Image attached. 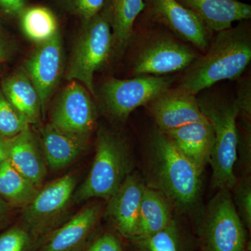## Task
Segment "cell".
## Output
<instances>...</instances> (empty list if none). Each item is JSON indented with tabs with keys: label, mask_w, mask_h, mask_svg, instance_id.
Listing matches in <instances>:
<instances>
[{
	"label": "cell",
	"mask_w": 251,
	"mask_h": 251,
	"mask_svg": "<svg viewBox=\"0 0 251 251\" xmlns=\"http://www.w3.org/2000/svg\"><path fill=\"white\" fill-rule=\"evenodd\" d=\"M145 175L146 186L163 193L175 211L188 214L197 209L202 175L158 128L149 138Z\"/></svg>",
	"instance_id": "cell-1"
},
{
	"label": "cell",
	"mask_w": 251,
	"mask_h": 251,
	"mask_svg": "<svg viewBox=\"0 0 251 251\" xmlns=\"http://www.w3.org/2000/svg\"><path fill=\"white\" fill-rule=\"evenodd\" d=\"M251 60V32L249 21L217 32L203 55L188 68L177 86L197 95L220 81L236 80Z\"/></svg>",
	"instance_id": "cell-2"
},
{
	"label": "cell",
	"mask_w": 251,
	"mask_h": 251,
	"mask_svg": "<svg viewBox=\"0 0 251 251\" xmlns=\"http://www.w3.org/2000/svg\"><path fill=\"white\" fill-rule=\"evenodd\" d=\"M95 145V156L90 173L74 193L73 201L75 202L94 198L108 202L126 178L133 173L130 147L120 133L100 127Z\"/></svg>",
	"instance_id": "cell-3"
},
{
	"label": "cell",
	"mask_w": 251,
	"mask_h": 251,
	"mask_svg": "<svg viewBox=\"0 0 251 251\" xmlns=\"http://www.w3.org/2000/svg\"><path fill=\"white\" fill-rule=\"evenodd\" d=\"M204 117L214 129L215 142L209 163L212 169L211 186L215 190L232 189L235 175L239 110L235 99L216 95L198 98Z\"/></svg>",
	"instance_id": "cell-4"
},
{
	"label": "cell",
	"mask_w": 251,
	"mask_h": 251,
	"mask_svg": "<svg viewBox=\"0 0 251 251\" xmlns=\"http://www.w3.org/2000/svg\"><path fill=\"white\" fill-rule=\"evenodd\" d=\"M112 53V28L103 7L98 14L83 22L71 54L66 78L80 82L95 96L94 74L107 64Z\"/></svg>",
	"instance_id": "cell-5"
},
{
	"label": "cell",
	"mask_w": 251,
	"mask_h": 251,
	"mask_svg": "<svg viewBox=\"0 0 251 251\" xmlns=\"http://www.w3.org/2000/svg\"><path fill=\"white\" fill-rule=\"evenodd\" d=\"M197 234L201 251L246 250L245 226L238 215L229 190H218L198 216Z\"/></svg>",
	"instance_id": "cell-6"
},
{
	"label": "cell",
	"mask_w": 251,
	"mask_h": 251,
	"mask_svg": "<svg viewBox=\"0 0 251 251\" xmlns=\"http://www.w3.org/2000/svg\"><path fill=\"white\" fill-rule=\"evenodd\" d=\"M76 184L75 175L61 176L39 190L23 207L21 224L38 242L65 222L66 213L74 198Z\"/></svg>",
	"instance_id": "cell-7"
},
{
	"label": "cell",
	"mask_w": 251,
	"mask_h": 251,
	"mask_svg": "<svg viewBox=\"0 0 251 251\" xmlns=\"http://www.w3.org/2000/svg\"><path fill=\"white\" fill-rule=\"evenodd\" d=\"M171 77L139 75L133 78H110L99 89V99L104 112L112 120L125 122L131 112L148 105L173 83Z\"/></svg>",
	"instance_id": "cell-8"
},
{
	"label": "cell",
	"mask_w": 251,
	"mask_h": 251,
	"mask_svg": "<svg viewBox=\"0 0 251 251\" xmlns=\"http://www.w3.org/2000/svg\"><path fill=\"white\" fill-rule=\"evenodd\" d=\"M149 37L133 62L134 76H164L187 69L201 56L170 31L153 32Z\"/></svg>",
	"instance_id": "cell-9"
},
{
	"label": "cell",
	"mask_w": 251,
	"mask_h": 251,
	"mask_svg": "<svg viewBox=\"0 0 251 251\" xmlns=\"http://www.w3.org/2000/svg\"><path fill=\"white\" fill-rule=\"evenodd\" d=\"M64 62L62 37L59 31L49 40L36 44L23 65L22 70L39 94L43 117H45L50 99L62 77Z\"/></svg>",
	"instance_id": "cell-10"
},
{
	"label": "cell",
	"mask_w": 251,
	"mask_h": 251,
	"mask_svg": "<svg viewBox=\"0 0 251 251\" xmlns=\"http://www.w3.org/2000/svg\"><path fill=\"white\" fill-rule=\"evenodd\" d=\"M145 10L152 21L203 53L206 52L211 43V31L177 0H145Z\"/></svg>",
	"instance_id": "cell-11"
},
{
	"label": "cell",
	"mask_w": 251,
	"mask_h": 251,
	"mask_svg": "<svg viewBox=\"0 0 251 251\" xmlns=\"http://www.w3.org/2000/svg\"><path fill=\"white\" fill-rule=\"evenodd\" d=\"M90 94L80 82L72 80L59 94L50 123L67 131L91 135L97 126V110Z\"/></svg>",
	"instance_id": "cell-12"
},
{
	"label": "cell",
	"mask_w": 251,
	"mask_h": 251,
	"mask_svg": "<svg viewBox=\"0 0 251 251\" xmlns=\"http://www.w3.org/2000/svg\"><path fill=\"white\" fill-rule=\"evenodd\" d=\"M103 211L101 203H90L39 239L35 251H83L95 233Z\"/></svg>",
	"instance_id": "cell-13"
},
{
	"label": "cell",
	"mask_w": 251,
	"mask_h": 251,
	"mask_svg": "<svg viewBox=\"0 0 251 251\" xmlns=\"http://www.w3.org/2000/svg\"><path fill=\"white\" fill-rule=\"evenodd\" d=\"M145 179L137 173L128 175L108 201L105 218L117 233L130 240L135 237L137 220L145 191Z\"/></svg>",
	"instance_id": "cell-14"
},
{
	"label": "cell",
	"mask_w": 251,
	"mask_h": 251,
	"mask_svg": "<svg viewBox=\"0 0 251 251\" xmlns=\"http://www.w3.org/2000/svg\"><path fill=\"white\" fill-rule=\"evenodd\" d=\"M148 105L157 128L163 133L205 117L196 96L178 87H170Z\"/></svg>",
	"instance_id": "cell-15"
},
{
	"label": "cell",
	"mask_w": 251,
	"mask_h": 251,
	"mask_svg": "<svg viewBox=\"0 0 251 251\" xmlns=\"http://www.w3.org/2000/svg\"><path fill=\"white\" fill-rule=\"evenodd\" d=\"M172 143L202 175L214 150L215 136L210 122L204 117L166 132Z\"/></svg>",
	"instance_id": "cell-16"
},
{
	"label": "cell",
	"mask_w": 251,
	"mask_h": 251,
	"mask_svg": "<svg viewBox=\"0 0 251 251\" xmlns=\"http://www.w3.org/2000/svg\"><path fill=\"white\" fill-rule=\"evenodd\" d=\"M90 135L72 133L49 123L41 130V145L44 159L52 171L72 164L90 143Z\"/></svg>",
	"instance_id": "cell-17"
},
{
	"label": "cell",
	"mask_w": 251,
	"mask_h": 251,
	"mask_svg": "<svg viewBox=\"0 0 251 251\" xmlns=\"http://www.w3.org/2000/svg\"><path fill=\"white\" fill-rule=\"evenodd\" d=\"M191 11L211 32L232 27L235 22L249 21L251 6L239 0H177Z\"/></svg>",
	"instance_id": "cell-18"
},
{
	"label": "cell",
	"mask_w": 251,
	"mask_h": 251,
	"mask_svg": "<svg viewBox=\"0 0 251 251\" xmlns=\"http://www.w3.org/2000/svg\"><path fill=\"white\" fill-rule=\"evenodd\" d=\"M8 160L15 169L39 188L47 174L46 161L29 126L9 138Z\"/></svg>",
	"instance_id": "cell-19"
},
{
	"label": "cell",
	"mask_w": 251,
	"mask_h": 251,
	"mask_svg": "<svg viewBox=\"0 0 251 251\" xmlns=\"http://www.w3.org/2000/svg\"><path fill=\"white\" fill-rule=\"evenodd\" d=\"M104 8L112 28V55L120 57L131 41L135 21L145 11V0H107Z\"/></svg>",
	"instance_id": "cell-20"
},
{
	"label": "cell",
	"mask_w": 251,
	"mask_h": 251,
	"mask_svg": "<svg viewBox=\"0 0 251 251\" xmlns=\"http://www.w3.org/2000/svg\"><path fill=\"white\" fill-rule=\"evenodd\" d=\"M174 211L163 193L145 186L133 238L146 237L165 228L174 219Z\"/></svg>",
	"instance_id": "cell-21"
},
{
	"label": "cell",
	"mask_w": 251,
	"mask_h": 251,
	"mask_svg": "<svg viewBox=\"0 0 251 251\" xmlns=\"http://www.w3.org/2000/svg\"><path fill=\"white\" fill-rule=\"evenodd\" d=\"M1 90L10 103L26 117L29 125L39 122L40 98L32 82L23 70L13 73L4 79Z\"/></svg>",
	"instance_id": "cell-22"
},
{
	"label": "cell",
	"mask_w": 251,
	"mask_h": 251,
	"mask_svg": "<svg viewBox=\"0 0 251 251\" xmlns=\"http://www.w3.org/2000/svg\"><path fill=\"white\" fill-rule=\"evenodd\" d=\"M134 251H189V239L175 217L165 228L156 233L130 239Z\"/></svg>",
	"instance_id": "cell-23"
},
{
	"label": "cell",
	"mask_w": 251,
	"mask_h": 251,
	"mask_svg": "<svg viewBox=\"0 0 251 251\" xmlns=\"http://www.w3.org/2000/svg\"><path fill=\"white\" fill-rule=\"evenodd\" d=\"M18 18L25 35L36 44L49 40L59 31L57 17L45 6H27Z\"/></svg>",
	"instance_id": "cell-24"
},
{
	"label": "cell",
	"mask_w": 251,
	"mask_h": 251,
	"mask_svg": "<svg viewBox=\"0 0 251 251\" xmlns=\"http://www.w3.org/2000/svg\"><path fill=\"white\" fill-rule=\"evenodd\" d=\"M39 188L15 169L9 160L0 166V197L16 206L27 205Z\"/></svg>",
	"instance_id": "cell-25"
},
{
	"label": "cell",
	"mask_w": 251,
	"mask_h": 251,
	"mask_svg": "<svg viewBox=\"0 0 251 251\" xmlns=\"http://www.w3.org/2000/svg\"><path fill=\"white\" fill-rule=\"evenodd\" d=\"M28 126L26 117L10 103L0 89V135L14 138Z\"/></svg>",
	"instance_id": "cell-26"
},
{
	"label": "cell",
	"mask_w": 251,
	"mask_h": 251,
	"mask_svg": "<svg viewBox=\"0 0 251 251\" xmlns=\"http://www.w3.org/2000/svg\"><path fill=\"white\" fill-rule=\"evenodd\" d=\"M38 240L21 224L0 234V251H35Z\"/></svg>",
	"instance_id": "cell-27"
},
{
	"label": "cell",
	"mask_w": 251,
	"mask_h": 251,
	"mask_svg": "<svg viewBox=\"0 0 251 251\" xmlns=\"http://www.w3.org/2000/svg\"><path fill=\"white\" fill-rule=\"evenodd\" d=\"M232 201L241 221L246 228L251 230V175L237 177L231 190Z\"/></svg>",
	"instance_id": "cell-28"
},
{
	"label": "cell",
	"mask_w": 251,
	"mask_h": 251,
	"mask_svg": "<svg viewBox=\"0 0 251 251\" xmlns=\"http://www.w3.org/2000/svg\"><path fill=\"white\" fill-rule=\"evenodd\" d=\"M238 126V143L237 161L235 168L238 167L239 176L251 175V120L241 118Z\"/></svg>",
	"instance_id": "cell-29"
},
{
	"label": "cell",
	"mask_w": 251,
	"mask_h": 251,
	"mask_svg": "<svg viewBox=\"0 0 251 251\" xmlns=\"http://www.w3.org/2000/svg\"><path fill=\"white\" fill-rule=\"evenodd\" d=\"M82 251H125L120 238L111 231L94 233Z\"/></svg>",
	"instance_id": "cell-30"
},
{
	"label": "cell",
	"mask_w": 251,
	"mask_h": 251,
	"mask_svg": "<svg viewBox=\"0 0 251 251\" xmlns=\"http://www.w3.org/2000/svg\"><path fill=\"white\" fill-rule=\"evenodd\" d=\"M107 0H65L69 11L78 16L83 22L102 11Z\"/></svg>",
	"instance_id": "cell-31"
},
{
	"label": "cell",
	"mask_w": 251,
	"mask_h": 251,
	"mask_svg": "<svg viewBox=\"0 0 251 251\" xmlns=\"http://www.w3.org/2000/svg\"><path fill=\"white\" fill-rule=\"evenodd\" d=\"M239 108V117L251 120V84L250 79L242 80L237 90L235 99Z\"/></svg>",
	"instance_id": "cell-32"
},
{
	"label": "cell",
	"mask_w": 251,
	"mask_h": 251,
	"mask_svg": "<svg viewBox=\"0 0 251 251\" xmlns=\"http://www.w3.org/2000/svg\"><path fill=\"white\" fill-rule=\"evenodd\" d=\"M27 7V0H0V15L7 18H18Z\"/></svg>",
	"instance_id": "cell-33"
},
{
	"label": "cell",
	"mask_w": 251,
	"mask_h": 251,
	"mask_svg": "<svg viewBox=\"0 0 251 251\" xmlns=\"http://www.w3.org/2000/svg\"><path fill=\"white\" fill-rule=\"evenodd\" d=\"M12 54V44L0 29V64L9 59Z\"/></svg>",
	"instance_id": "cell-34"
},
{
	"label": "cell",
	"mask_w": 251,
	"mask_h": 251,
	"mask_svg": "<svg viewBox=\"0 0 251 251\" xmlns=\"http://www.w3.org/2000/svg\"><path fill=\"white\" fill-rule=\"evenodd\" d=\"M9 157V138L0 135V166Z\"/></svg>",
	"instance_id": "cell-35"
},
{
	"label": "cell",
	"mask_w": 251,
	"mask_h": 251,
	"mask_svg": "<svg viewBox=\"0 0 251 251\" xmlns=\"http://www.w3.org/2000/svg\"><path fill=\"white\" fill-rule=\"evenodd\" d=\"M7 204L2 198L0 197V227L3 224L5 216L6 215V212H7Z\"/></svg>",
	"instance_id": "cell-36"
},
{
	"label": "cell",
	"mask_w": 251,
	"mask_h": 251,
	"mask_svg": "<svg viewBox=\"0 0 251 251\" xmlns=\"http://www.w3.org/2000/svg\"><path fill=\"white\" fill-rule=\"evenodd\" d=\"M244 251H251L250 248H249V247L247 246V249H246V250Z\"/></svg>",
	"instance_id": "cell-37"
}]
</instances>
